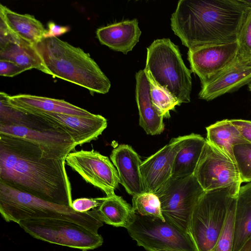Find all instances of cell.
Returning a JSON list of instances; mask_svg holds the SVG:
<instances>
[{
  "mask_svg": "<svg viewBox=\"0 0 251 251\" xmlns=\"http://www.w3.org/2000/svg\"><path fill=\"white\" fill-rule=\"evenodd\" d=\"M204 192L194 176L171 178L154 194L165 219L189 233L193 211Z\"/></svg>",
  "mask_w": 251,
  "mask_h": 251,
  "instance_id": "10",
  "label": "cell"
},
{
  "mask_svg": "<svg viewBox=\"0 0 251 251\" xmlns=\"http://www.w3.org/2000/svg\"><path fill=\"white\" fill-rule=\"evenodd\" d=\"M206 139L199 134L191 133L185 145L177 153L173 166V178L193 175L196 168Z\"/></svg>",
  "mask_w": 251,
  "mask_h": 251,
  "instance_id": "24",
  "label": "cell"
},
{
  "mask_svg": "<svg viewBox=\"0 0 251 251\" xmlns=\"http://www.w3.org/2000/svg\"><path fill=\"white\" fill-rule=\"evenodd\" d=\"M251 236V182L240 186L235 211L232 251H239Z\"/></svg>",
  "mask_w": 251,
  "mask_h": 251,
  "instance_id": "23",
  "label": "cell"
},
{
  "mask_svg": "<svg viewBox=\"0 0 251 251\" xmlns=\"http://www.w3.org/2000/svg\"><path fill=\"white\" fill-rule=\"evenodd\" d=\"M241 184L204 191L191 215L189 233L198 251H211Z\"/></svg>",
  "mask_w": 251,
  "mask_h": 251,
  "instance_id": "6",
  "label": "cell"
},
{
  "mask_svg": "<svg viewBox=\"0 0 251 251\" xmlns=\"http://www.w3.org/2000/svg\"><path fill=\"white\" fill-rule=\"evenodd\" d=\"M0 134L26 140L55 158L66 159L77 146L70 134L55 123L11 106L1 113Z\"/></svg>",
  "mask_w": 251,
  "mask_h": 251,
  "instance_id": "5",
  "label": "cell"
},
{
  "mask_svg": "<svg viewBox=\"0 0 251 251\" xmlns=\"http://www.w3.org/2000/svg\"><path fill=\"white\" fill-rule=\"evenodd\" d=\"M206 140L235 163L233 149L235 146L249 143L231 120L217 121L206 127Z\"/></svg>",
  "mask_w": 251,
  "mask_h": 251,
  "instance_id": "22",
  "label": "cell"
},
{
  "mask_svg": "<svg viewBox=\"0 0 251 251\" xmlns=\"http://www.w3.org/2000/svg\"><path fill=\"white\" fill-rule=\"evenodd\" d=\"M233 151L241 182H251V143L237 145Z\"/></svg>",
  "mask_w": 251,
  "mask_h": 251,
  "instance_id": "31",
  "label": "cell"
},
{
  "mask_svg": "<svg viewBox=\"0 0 251 251\" xmlns=\"http://www.w3.org/2000/svg\"><path fill=\"white\" fill-rule=\"evenodd\" d=\"M27 70L18 64L7 60H0V75L13 77Z\"/></svg>",
  "mask_w": 251,
  "mask_h": 251,
  "instance_id": "33",
  "label": "cell"
},
{
  "mask_svg": "<svg viewBox=\"0 0 251 251\" xmlns=\"http://www.w3.org/2000/svg\"><path fill=\"white\" fill-rule=\"evenodd\" d=\"M150 87V95L153 105L164 118L170 117V111L180 105L178 100L166 87L158 83L151 73L145 70Z\"/></svg>",
  "mask_w": 251,
  "mask_h": 251,
  "instance_id": "27",
  "label": "cell"
},
{
  "mask_svg": "<svg viewBox=\"0 0 251 251\" xmlns=\"http://www.w3.org/2000/svg\"><path fill=\"white\" fill-rule=\"evenodd\" d=\"M251 81V65L236 58L226 69L206 83L201 85L200 99L213 100L226 93L238 90Z\"/></svg>",
  "mask_w": 251,
  "mask_h": 251,
  "instance_id": "16",
  "label": "cell"
},
{
  "mask_svg": "<svg viewBox=\"0 0 251 251\" xmlns=\"http://www.w3.org/2000/svg\"><path fill=\"white\" fill-rule=\"evenodd\" d=\"M189 136L190 134L172 138L142 162L140 171L145 192L155 193L171 178L175 157Z\"/></svg>",
  "mask_w": 251,
  "mask_h": 251,
  "instance_id": "14",
  "label": "cell"
},
{
  "mask_svg": "<svg viewBox=\"0 0 251 251\" xmlns=\"http://www.w3.org/2000/svg\"><path fill=\"white\" fill-rule=\"evenodd\" d=\"M135 78L139 125L149 135L160 134L165 129L164 117L159 114L152 104L150 84L144 69L136 73Z\"/></svg>",
  "mask_w": 251,
  "mask_h": 251,
  "instance_id": "20",
  "label": "cell"
},
{
  "mask_svg": "<svg viewBox=\"0 0 251 251\" xmlns=\"http://www.w3.org/2000/svg\"><path fill=\"white\" fill-rule=\"evenodd\" d=\"M110 157L118 171L120 183L127 193L132 196L144 193L140 171L142 161L132 148L119 145L112 150Z\"/></svg>",
  "mask_w": 251,
  "mask_h": 251,
  "instance_id": "17",
  "label": "cell"
},
{
  "mask_svg": "<svg viewBox=\"0 0 251 251\" xmlns=\"http://www.w3.org/2000/svg\"><path fill=\"white\" fill-rule=\"evenodd\" d=\"M53 77L87 89L91 94H105L111 82L89 54L57 37L44 38L35 46Z\"/></svg>",
  "mask_w": 251,
  "mask_h": 251,
  "instance_id": "3",
  "label": "cell"
},
{
  "mask_svg": "<svg viewBox=\"0 0 251 251\" xmlns=\"http://www.w3.org/2000/svg\"><path fill=\"white\" fill-rule=\"evenodd\" d=\"M141 34L137 19L114 23L97 29V37L102 44L126 54L139 41Z\"/></svg>",
  "mask_w": 251,
  "mask_h": 251,
  "instance_id": "19",
  "label": "cell"
},
{
  "mask_svg": "<svg viewBox=\"0 0 251 251\" xmlns=\"http://www.w3.org/2000/svg\"><path fill=\"white\" fill-rule=\"evenodd\" d=\"M0 60L13 62L27 70L36 69L48 74L35 46L22 39L0 46Z\"/></svg>",
  "mask_w": 251,
  "mask_h": 251,
  "instance_id": "25",
  "label": "cell"
},
{
  "mask_svg": "<svg viewBox=\"0 0 251 251\" xmlns=\"http://www.w3.org/2000/svg\"><path fill=\"white\" fill-rule=\"evenodd\" d=\"M193 175L204 191L242 183L236 163L206 140Z\"/></svg>",
  "mask_w": 251,
  "mask_h": 251,
  "instance_id": "12",
  "label": "cell"
},
{
  "mask_svg": "<svg viewBox=\"0 0 251 251\" xmlns=\"http://www.w3.org/2000/svg\"><path fill=\"white\" fill-rule=\"evenodd\" d=\"M65 159L52 157L21 138L0 134V182L41 199L72 207Z\"/></svg>",
  "mask_w": 251,
  "mask_h": 251,
  "instance_id": "1",
  "label": "cell"
},
{
  "mask_svg": "<svg viewBox=\"0 0 251 251\" xmlns=\"http://www.w3.org/2000/svg\"><path fill=\"white\" fill-rule=\"evenodd\" d=\"M247 9H251V0H240Z\"/></svg>",
  "mask_w": 251,
  "mask_h": 251,
  "instance_id": "37",
  "label": "cell"
},
{
  "mask_svg": "<svg viewBox=\"0 0 251 251\" xmlns=\"http://www.w3.org/2000/svg\"><path fill=\"white\" fill-rule=\"evenodd\" d=\"M248 88L249 91L251 92V81L248 84Z\"/></svg>",
  "mask_w": 251,
  "mask_h": 251,
  "instance_id": "39",
  "label": "cell"
},
{
  "mask_svg": "<svg viewBox=\"0 0 251 251\" xmlns=\"http://www.w3.org/2000/svg\"><path fill=\"white\" fill-rule=\"evenodd\" d=\"M231 121L238 128L244 138L251 143V121L242 119H232Z\"/></svg>",
  "mask_w": 251,
  "mask_h": 251,
  "instance_id": "34",
  "label": "cell"
},
{
  "mask_svg": "<svg viewBox=\"0 0 251 251\" xmlns=\"http://www.w3.org/2000/svg\"><path fill=\"white\" fill-rule=\"evenodd\" d=\"M97 210L103 223L126 228L132 223L135 214L132 207L116 194L104 197Z\"/></svg>",
  "mask_w": 251,
  "mask_h": 251,
  "instance_id": "26",
  "label": "cell"
},
{
  "mask_svg": "<svg viewBox=\"0 0 251 251\" xmlns=\"http://www.w3.org/2000/svg\"><path fill=\"white\" fill-rule=\"evenodd\" d=\"M238 49L236 59L251 65V9H248L238 30L237 37Z\"/></svg>",
  "mask_w": 251,
  "mask_h": 251,
  "instance_id": "30",
  "label": "cell"
},
{
  "mask_svg": "<svg viewBox=\"0 0 251 251\" xmlns=\"http://www.w3.org/2000/svg\"><path fill=\"white\" fill-rule=\"evenodd\" d=\"M65 162L86 182L100 189L107 197L115 194L120 180L117 169L108 157L94 149L81 150L69 153Z\"/></svg>",
  "mask_w": 251,
  "mask_h": 251,
  "instance_id": "11",
  "label": "cell"
},
{
  "mask_svg": "<svg viewBox=\"0 0 251 251\" xmlns=\"http://www.w3.org/2000/svg\"><path fill=\"white\" fill-rule=\"evenodd\" d=\"M126 229L137 245L148 251H198L189 233L166 220L135 212L133 222Z\"/></svg>",
  "mask_w": 251,
  "mask_h": 251,
  "instance_id": "8",
  "label": "cell"
},
{
  "mask_svg": "<svg viewBox=\"0 0 251 251\" xmlns=\"http://www.w3.org/2000/svg\"><path fill=\"white\" fill-rule=\"evenodd\" d=\"M238 49L237 41L201 45L188 49L191 71L196 74L201 85L209 81L235 60Z\"/></svg>",
  "mask_w": 251,
  "mask_h": 251,
  "instance_id": "13",
  "label": "cell"
},
{
  "mask_svg": "<svg viewBox=\"0 0 251 251\" xmlns=\"http://www.w3.org/2000/svg\"><path fill=\"white\" fill-rule=\"evenodd\" d=\"M56 124L72 137L76 146L96 140L107 126V120L99 114L76 116L60 113H35Z\"/></svg>",
  "mask_w": 251,
  "mask_h": 251,
  "instance_id": "15",
  "label": "cell"
},
{
  "mask_svg": "<svg viewBox=\"0 0 251 251\" xmlns=\"http://www.w3.org/2000/svg\"><path fill=\"white\" fill-rule=\"evenodd\" d=\"M145 69L167 88L180 103L190 101L191 71L185 66L178 47L169 38L154 40L147 48Z\"/></svg>",
  "mask_w": 251,
  "mask_h": 251,
  "instance_id": "7",
  "label": "cell"
},
{
  "mask_svg": "<svg viewBox=\"0 0 251 251\" xmlns=\"http://www.w3.org/2000/svg\"><path fill=\"white\" fill-rule=\"evenodd\" d=\"M237 196L231 202L225 222L211 251H232L235 232V211Z\"/></svg>",
  "mask_w": 251,
  "mask_h": 251,
  "instance_id": "28",
  "label": "cell"
},
{
  "mask_svg": "<svg viewBox=\"0 0 251 251\" xmlns=\"http://www.w3.org/2000/svg\"><path fill=\"white\" fill-rule=\"evenodd\" d=\"M247 10L240 0H180L171 26L188 49L233 42Z\"/></svg>",
  "mask_w": 251,
  "mask_h": 251,
  "instance_id": "2",
  "label": "cell"
},
{
  "mask_svg": "<svg viewBox=\"0 0 251 251\" xmlns=\"http://www.w3.org/2000/svg\"><path fill=\"white\" fill-rule=\"evenodd\" d=\"M7 101L13 107L30 113H54L76 116L92 114L63 100L28 94L8 95Z\"/></svg>",
  "mask_w": 251,
  "mask_h": 251,
  "instance_id": "18",
  "label": "cell"
},
{
  "mask_svg": "<svg viewBox=\"0 0 251 251\" xmlns=\"http://www.w3.org/2000/svg\"><path fill=\"white\" fill-rule=\"evenodd\" d=\"M239 251H251V236L245 243Z\"/></svg>",
  "mask_w": 251,
  "mask_h": 251,
  "instance_id": "36",
  "label": "cell"
},
{
  "mask_svg": "<svg viewBox=\"0 0 251 251\" xmlns=\"http://www.w3.org/2000/svg\"><path fill=\"white\" fill-rule=\"evenodd\" d=\"M18 224L33 237L51 244L86 251L101 246L103 238L80 225L59 219L22 220Z\"/></svg>",
  "mask_w": 251,
  "mask_h": 251,
  "instance_id": "9",
  "label": "cell"
},
{
  "mask_svg": "<svg viewBox=\"0 0 251 251\" xmlns=\"http://www.w3.org/2000/svg\"><path fill=\"white\" fill-rule=\"evenodd\" d=\"M103 198H79L72 202V207L76 211L84 213L98 208Z\"/></svg>",
  "mask_w": 251,
  "mask_h": 251,
  "instance_id": "32",
  "label": "cell"
},
{
  "mask_svg": "<svg viewBox=\"0 0 251 251\" xmlns=\"http://www.w3.org/2000/svg\"><path fill=\"white\" fill-rule=\"evenodd\" d=\"M0 18L11 32L34 46L44 39L47 31L41 22L33 16L18 13L2 4H0Z\"/></svg>",
  "mask_w": 251,
  "mask_h": 251,
  "instance_id": "21",
  "label": "cell"
},
{
  "mask_svg": "<svg viewBox=\"0 0 251 251\" xmlns=\"http://www.w3.org/2000/svg\"><path fill=\"white\" fill-rule=\"evenodd\" d=\"M132 209L142 216H150L165 220L162 214L160 201L152 193L144 192L133 196Z\"/></svg>",
  "mask_w": 251,
  "mask_h": 251,
  "instance_id": "29",
  "label": "cell"
},
{
  "mask_svg": "<svg viewBox=\"0 0 251 251\" xmlns=\"http://www.w3.org/2000/svg\"><path fill=\"white\" fill-rule=\"evenodd\" d=\"M178 251L166 250H155V251Z\"/></svg>",
  "mask_w": 251,
  "mask_h": 251,
  "instance_id": "38",
  "label": "cell"
},
{
  "mask_svg": "<svg viewBox=\"0 0 251 251\" xmlns=\"http://www.w3.org/2000/svg\"><path fill=\"white\" fill-rule=\"evenodd\" d=\"M48 26L49 29L45 33L44 38L57 37L70 30L69 27L57 25L53 22H50Z\"/></svg>",
  "mask_w": 251,
  "mask_h": 251,
  "instance_id": "35",
  "label": "cell"
},
{
  "mask_svg": "<svg viewBox=\"0 0 251 251\" xmlns=\"http://www.w3.org/2000/svg\"><path fill=\"white\" fill-rule=\"evenodd\" d=\"M0 213L7 222L59 219L72 222L96 233L103 226L97 208L81 213L72 207L51 202L0 182Z\"/></svg>",
  "mask_w": 251,
  "mask_h": 251,
  "instance_id": "4",
  "label": "cell"
}]
</instances>
